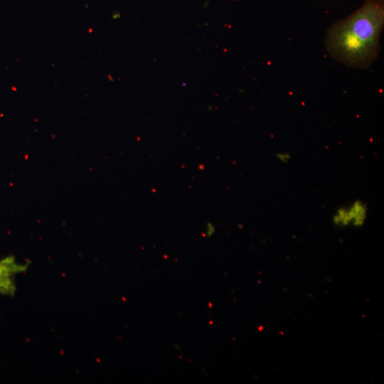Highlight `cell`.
<instances>
[{"label":"cell","mask_w":384,"mask_h":384,"mask_svg":"<svg viewBox=\"0 0 384 384\" xmlns=\"http://www.w3.org/2000/svg\"><path fill=\"white\" fill-rule=\"evenodd\" d=\"M26 267V265L18 263L13 256L0 260V293L12 294L15 290L13 276Z\"/></svg>","instance_id":"2"},{"label":"cell","mask_w":384,"mask_h":384,"mask_svg":"<svg viewBox=\"0 0 384 384\" xmlns=\"http://www.w3.org/2000/svg\"><path fill=\"white\" fill-rule=\"evenodd\" d=\"M351 225L355 228L362 227L368 216V206L360 199L354 201L347 207Z\"/></svg>","instance_id":"3"},{"label":"cell","mask_w":384,"mask_h":384,"mask_svg":"<svg viewBox=\"0 0 384 384\" xmlns=\"http://www.w3.org/2000/svg\"><path fill=\"white\" fill-rule=\"evenodd\" d=\"M276 158L284 164H287L291 159V156L288 152H277Z\"/></svg>","instance_id":"4"},{"label":"cell","mask_w":384,"mask_h":384,"mask_svg":"<svg viewBox=\"0 0 384 384\" xmlns=\"http://www.w3.org/2000/svg\"><path fill=\"white\" fill-rule=\"evenodd\" d=\"M383 26L384 0H365L356 11L329 28L326 49L346 66L366 68L378 58Z\"/></svg>","instance_id":"1"}]
</instances>
